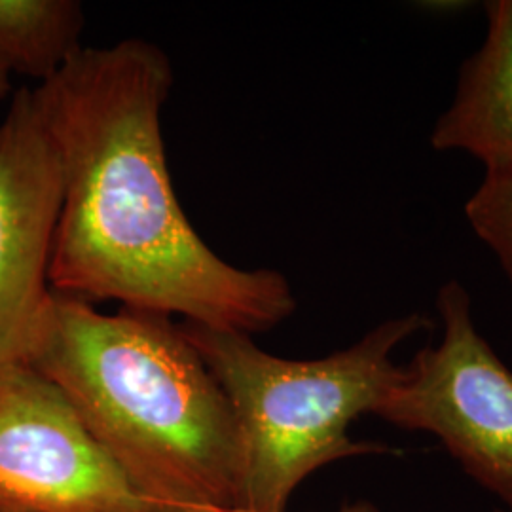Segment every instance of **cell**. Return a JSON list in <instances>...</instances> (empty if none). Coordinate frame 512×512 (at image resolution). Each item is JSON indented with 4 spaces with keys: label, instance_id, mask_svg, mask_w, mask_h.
<instances>
[{
    "label": "cell",
    "instance_id": "cell-3",
    "mask_svg": "<svg viewBox=\"0 0 512 512\" xmlns=\"http://www.w3.org/2000/svg\"><path fill=\"white\" fill-rule=\"evenodd\" d=\"M433 323L412 311L368 330L349 348L319 359H287L258 348L251 334L181 323L184 336L219 382L239 435L234 509L285 512L298 486L340 459L382 454L351 439L374 416L401 374L395 353Z\"/></svg>",
    "mask_w": 512,
    "mask_h": 512
},
{
    "label": "cell",
    "instance_id": "cell-6",
    "mask_svg": "<svg viewBox=\"0 0 512 512\" xmlns=\"http://www.w3.org/2000/svg\"><path fill=\"white\" fill-rule=\"evenodd\" d=\"M61 164L35 90H19L0 122V368L29 363L52 298Z\"/></svg>",
    "mask_w": 512,
    "mask_h": 512
},
{
    "label": "cell",
    "instance_id": "cell-9",
    "mask_svg": "<svg viewBox=\"0 0 512 512\" xmlns=\"http://www.w3.org/2000/svg\"><path fill=\"white\" fill-rule=\"evenodd\" d=\"M465 215L512 285V165L486 169L482 183L465 203Z\"/></svg>",
    "mask_w": 512,
    "mask_h": 512
},
{
    "label": "cell",
    "instance_id": "cell-2",
    "mask_svg": "<svg viewBox=\"0 0 512 512\" xmlns=\"http://www.w3.org/2000/svg\"><path fill=\"white\" fill-rule=\"evenodd\" d=\"M152 512L234 509L236 416L181 323L52 291L29 363Z\"/></svg>",
    "mask_w": 512,
    "mask_h": 512
},
{
    "label": "cell",
    "instance_id": "cell-7",
    "mask_svg": "<svg viewBox=\"0 0 512 512\" xmlns=\"http://www.w3.org/2000/svg\"><path fill=\"white\" fill-rule=\"evenodd\" d=\"M486 21L484 42L463 63L431 147L465 152L488 169L512 165V0L488 2Z\"/></svg>",
    "mask_w": 512,
    "mask_h": 512
},
{
    "label": "cell",
    "instance_id": "cell-1",
    "mask_svg": "<svg viewBox=\"0 0 512 512\" xmlns=\"http://www.w3.org/2000/svg\"><path fill=\"white\" fill-rule=\"evenodd\" d=\"M164 50L143 38L82 48L38 103L61 164L52 291L258 334L296 311L287 277L222 260L192 228L167 169Z\"/></svg>",
    "mask_w": 512,
    "mask_h": 512
},
{
    "label": "cell",
    "instance_id": "cell-5",
    "mask_svg": "<svg viewBox=\"0 0 512 512\" xmlns=\"http://www.w3.org/2000/svg\"><path fill=\"white\" fill-rule=\"evenodd\" d=\"M0 512H152L63 391L0 368Z\"/></svg>",
    "mask_w": 512,
    "mask_h": 512
},
{
    "label": "cell",
    "instance_id": "cell-11",
    "mask_svg": "<svg viewBox=\"0 0 512 512\" xmlns=\"http://www.w3.org/2000/svg\"><path fill=\"white\" fill-rule=\"evenodd\" d=\"M10 93V74L0 67V99H4Z\"/></svg>",
    "mask_w": 512,
    "mask_h": 512
},
{
    "label": "cell",
    "instance_id": "cell-12",
    "mask_svg": "<svg viewBox=\"0 0 512 512\" xmlns=\"http://www.w3.org/2000/svg\"><path fill=\"white\" fill-rule=\"evenodd\" d=\"M494 512H512V511H507V509H503V511H494Z\"/></svg>",
    "mask_w": 512,
    "mask_h": 512
},
{
    "label": "cell",
    "instance_id": "cell-10",
    "mask_svg": "<svg viewBox=\"0 0 512 512\" xmlns=\"http://www.w3.org/2000/svg\"><path fill=\"white\" fill-rule=\"evenodd\" d=\"M184 512H245L239 511V509H192V511H184ZM338 512H380V509L374 505V503H370V501H355V503H349V505H344L342 509Z\"/></svg>",
    "mask_w": 512,
    "mask_h": 512
},
{
    "label": "cell",
    "instance_id": "cell-8",
    "mask_svg": "<svg viewBox=\"0 0 512 512\" xmlns=\"http://www.w3.org/2000/svg\"><path fill=\"white\" fill-rule=\"evenodd\" d=\"M84 27L76 0H0V67L42 86L84 48Z\"/></svg>",
    "mask_w": 512,
    "mask_h": 512
},
{
    "label": "cell",
    "instance_id": "cell-4",
    "mask_svg": "<svg viewBox=\"0 0 512 512\" xmlns=\"http://www.w3.org/2000/svg\"><path fill=\"white\" fill-rule=\"evenodd\" d=\"M442 336L421 348L385 393L376 418L429 433L459 467L512 511V370L476 329L458 279L437 294Z\"/></svg>",
    "mask_w": 512,
    "mask_h": 512
}]
</instances>
